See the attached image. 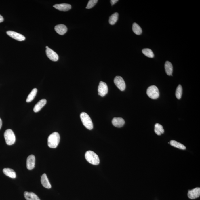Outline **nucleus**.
I'll use <instances>...</instances> for the list:
<instances>
[{
    "instance_id": "obj_18",
    "label": "nucleus",
    "mask_w": 200,
    "mask_h": 200,
    "mask_svg": "<svg viewBox=\"0 0 200 200\" xmlns=\"http://www.w3.org/2000/svg\"><path fill=\"white\" fill-rule=\"evenodd\" d=\"M3 173L6 176L15 179L16 177V174L14 170L10 168H4L3 170Z\"/></svg>"
},
{
    "instance_id": "obj_8",
    "label": "nucleus",
    "mask_w": 200,
    "mask_h": 200,
    "mask_svg": "<svg viewBox=\"0 0 200 200\" xmlns=\"http://www.w3.org/2000/svg\"><path fill=\"white\" fill-rule=\"evenodd\" d=\"M8 35L17 41H22L25 39V37L22 35L13 31H9L6 32Z\"/></svg>"
},
{
    "instance_id": "obj_4",
    "label": "nucleus",
    "mask_w": 200,
    "mask_h": 200,
    "mask_svg": "<svg viewBox=\"0 0 200 200\" xmlns=\"http://www.w3.org/2000/svg\"><path fill=\"white\" fill-rule=\"evenodd\" d=\"M6 144L8 145H12L15 143L16 138L13 131L10 129L6 130L4 134Z\"/></svg>"
},
{
    "instance_id": "obj_16",
    "label": "nucleus",
    "mask_w": 200,
    "mask_h": 200,
    "mask_svg": "<svg viewBox=\"0 0 200 200\" xmlns=\"http://www.w3.org/2000/svg\"><path fill=\"white\" fill-rule=\"evenodd\" d=\"M46 102L47 101L45 99H41L35 105L34 108H33V111L34 112H37L39 111L42 109V108H43L45 105Z\"/></svg>"
},
{
    "instance_id": "obj_29",
    "label": "nucleus",
    "mask_w": 200,
    "mask_h": 200,
    "mask_svg": "<svg viewBox=\"0 0 200 200\" xmlns=\"http://www.w3.org/2000/svg\"><path fill=\"white\" fill-rule=\"evenodd\" d=\"M4 20V19L3 17V16H1V15H0V23L2 22H3Z\"/></svg>"
},
{
    "instance_id": "obj_10",
    "label": "nucleus",
    "mask_w": 200,
    "mask_h": 200,
    "mask_svg": "<svg viewBox=\"0 0 200 200\" xmlns=\"http://www.w3.org/2000/svg\"><path fill=\"white\" fill-rule=\"evenodd\" d=\"M188 197L191 199L198 198L200 195V188H197L188 191Z\"/></svg>"
},
{
    "instance_id": "obj_31",
    "label": "nucleus",
    "mask_w": 200,
    "mask_h": 200,
    "mask_svg": "<svg viewBox=\"0 0 200 200\" xmlns=\"http://www.w3.org/2000/svg\"><path fill=\"white\" fill-rule=\"evenodd\" d=\"M46 49H47L49 48V47L48 46H46Z\"/></svg>"
},
{
    "instance_id": "obj_9",
    "label": "nucleus",
    "mask_w": 200,
    "mask_h": 200,
    "mask_svg": "<svg viewBox=\"0 0 200 200\" xmlns=\"http://www.w3.org/2000/svg\"><path fill=\"white\" fill-rule=\"evenodd\" d=\"M46 52L47 57L53 61H58L59 59V56L56 52L51 49L49 48L46 49Z\"/></svg>"
},
{
    "instance_id": "obj_15",
    "label": "nucleus",
    "mask_w": 200,
    "mask_h": 200,
    "mask_svg": "<svg viewBox=\"0 0 200 200\" xmlns=\"http://www.w3.org/2000/svg\"><path fill=\"white\" fill-rule=\"evenodd\" d=\"M41 182L42 185L45 188L47 189H50L51 188V185L49 182V180L47 178L46 174H44L41 176Z\"/></svg>"
},
{
    "instance_id": "obj_26",
    "label": "nucleus",
    "mask_w": 200,
    "mask_h": 200,
    "mask_svg": "<svg viewBox=\"0 0 200 200\" xmlns=\"http://www.w3.org/2000/svg\"><path fill=\"white\" fill-rule=\"evenodd\" d=\"M183 89L182 87L180 85H179L177 88L176 92H175V95H176L177 98L178 99H181L182 95Z\"/></svg>"
},
{
    "instance_id": "obj_20",
    "label": "nucleus",
    "mask_w": 200,
    "mask_h": 200,
    "mask_svg": "<svg viewBox=\"0 0 200 200\" xmlns=\"http://www.w3.org/2000/svg\"><path fill=\"white\" fill-rule=\"evenodd\" d=\"M154 131L155 133L158 135H161L164 132V130L163 126L158 123L155 125Z\"/></svg>"
},
{
    "instance_id": "obj_3",
    "label": "nucleus",
    "mask_w": 200,
    "mask_h": 200,
    "mask_svg": "<svg viewBox=\"0 0 200 200\" xmlns=\"http://www.w3.org/2000/svg\"><path fill=\"white\" fill-rule=\"evenodd\" d=\"M81 121L83 125L89 130H92L93 128V124L91 117L87 113L82 112L80 115Z\"/></svg>"
},
{
    "instance_id": "obj_1",
    "label": "nucleus",
    "mask_w": 200,
    "mask_h": 200,
    "mask_svg": "<svg viewBox=\"0 0 200 200\" xmlns=\"http://www.w3.org/2000/svg\"><path fill=\"white\" fill-rule=\"evenodd\" d=\"M60 137L58 133L54 132L48 137L47 144L49 147L51 148H57L60 142Z\"/></svg>"
},
{
    "instance_id": "obj_7",
    "label": "nucleus",
    "mask_w": 200,
    "mask_h": 200,
    "mask_svg": "<svg viewBox=\"0 0 200 200\" xmlns=\"http://www.w3.org/2000/svg\"><path fill=\"white\" fill-rule=\"evenodd\" d=\"M108 86L106 83L102 81H100L99 82L98 88V95L102 97L104 96L108 93Z\"/></svg>"
},
{
    "instance_id": "obj_22",
    "label": "nucleus",
    "mask_w": 200,
    "mask_h": 200,
    "mask_svg": "<svg viewBox=\"0 0 200 200\" xmlns=\"http://www.w3.org/2000/svg\"><path fill=\"white\" fill-rule=\"evenodd\" d=\"M171 146L175 147V148H178V149L182 150H185L186 149V148L183 144H180L175 140H172L169 143Z\"/></svg>"
},
{
    "instance_id": "obj_6",
    "label": "nucleus",
    "mask_w": 200,
    "mask_h": 200,
    "mask_svg": "<svg viewBox=\"0 0 200 200\" xmlns=\"http://www.w3.org/2000/svg\"><path fill=\"white\" fill-rule=\"evenodd\" d=\"M115 84L121 91H124L126 88V84L122 77L117 76L114 80Z\"/></svg>"
},
{
    "instance_id": "obj_17",
    "label": "nucleus",
    "mask_w": 200,
    "mask_h": 200,
    "mask_svg": "<svg viewBox=\"0 0 200 200\" xmlns=\"http://www.w3.org/2000/svg\"><path fill=\"white\" fill-rule=\"evenodd\" d=\"M24 195L26 200H40L38 196L33 192H25Z\"/></svg>"
},
{
    "instance_id": "obj_23",
    "label": "nucleus",
    "mask_w": 200,
    "mask_h": 200,
    "mask_svg": "<svg viewBox=\"0 0 200 200\" xmlns=\"http://www.w3.org/2000/svg\"><path fill=\"white\" fill-rule=\"evenodd\" d=\"M119 14L116 12L112 14L111 16L110 17L109 19V23L111 25H114L117 22L118 19Z\"/></svg>"
},
{
    "instance_id": "obj_2",
    "label": "nucleus",
    "mask_w": 200,
    "mask_h": 200,
    "mask_svg": "<svg viewBox=\"0 0 200 200\" xmlns=\"http://www.w3.org/2000/svg\"><path fill=\"white\" fill-rule=\"evenodd\" d=\"M85 157L87 162L91 164L97 165L100 163L98 156L92 151H87L85 154Z\"/></svg>"
},
{
    "instance_id": "obj_5",
    "label": "nucleus",
    "mask_w": 200,
    "mask_h": 200,
    "mask_svg": "<svg viewBox=\"0 0 200 200\" xmlns=\"http://www.w3.org/2000/svg\"><path fill=\"white\" fill-rule=\"evenodd\" d=\"M147 94L151 99H155L159 97V91L158 88L155 85L150 86L147 90Z\"/></svg>"
},
{
    "instance_id": "obj_25",
    "label": "nucleus",
    "mask_w": 200,
    "mask_h": 200,
    "mask_svg": "<svg viewBox=\"0 0 200 200\" xmlns=\"http://www.w3.org/2000/svg\"><path fill=\"white\" fill-rule=\"evenodd\" d=\"M142 52L143 54L144 55L150 58L154 57V54H153V52L150 49L148 48L144 49H143Z\"/></svg>"
},
{
    "instance_id": "obj_30",
    "label": "nucleus",
    "mask_w": 200,
    "mask_h": 200,
    "mask_svg": "<svg viewBox=\"0 0 200 200\" xmlns=\"http://www.w3.org/2000/svg\"><path fill=\"white\" fill-rule=\"evenodd\" d=\"M2 120H1V119L0 118V129H1V127H2Z\"/></svg>"
},
{
    "instance_id": "obj_14",
    "label": "nucleus",
    "mask_w": 200,
    "mask_h": 200,
    "mask_svg": "<svg viewBox=\"0 0 200 200\" xmlns=\"http://www.w3.org/2000/svg\"><path fill=\"white\" fill-rule=\"evenodd\" d=\"M55 30L58 34L62 35L65 34L68 31L66 26L63 24H58L55 27Z\"/></svg>"
},
{
    "instance_id": "obj_28",
    "label": "nucleus",
    "mask_w": 200,
    "mask_h": 200,
    "mask_svg": "<svg viewBox=\"0 0 200 200\" xmlns=\"http://www.w3.org/2000/svg\"><path fill=\"white\" fill-rule=\"evenodd\" d=\"M118 1V0H111V1H110V2L112 5H114L115 4L117 3Z\"/></svg>"
},
{
    "instance_id": "obj_21",
    "label": "nucleus",
    "mask_w": 200,
    "mask_h": 200,
    "mask_svg": "<svg viewBox=\"0 0 200 200\" xmlns=\"http://www.w3.org/2000/svg\"><path fill=\"white\" fill-rule=\"evenodd\" d=\"M37 88L33 89L28 95L26 99L27 102L29 103L31 102L35 98V97L37 95Z\"/></svg>"
},
{
    "instance_id": "obj_11",
    "label": "nucleus",
    "mask_w": 200,
    "mask_h": 200,
    "mask_svg": "<svg viewBox=\"0 0 200 200\" xmlns=\"http://www.w3.org/2000/svg\"><path fill=\"white\" fill-rule=\"evenodd\" d=\"M35 158L34 155H31L28 157L26 161L27 168L29 170L33 169L35 167Z\"/></svg>"
},
{
    "instance_id": "obj_27",
    "label": "nucleus",
    "mask_w": 200,
    "mask_h": 200,
    "mask_svg": "<svg viewBox=\"0 0 200 200\" xmlns=\"http://www.w3.org/2000/svg\"><path fill=\"white\" fill-rule=\"evenodd\" d=\"M98 2V0H90L89 1L86 8L90 9L92 8Z\"/></svg>"
},
{
    "instance_id": "obj_19",
    "label": "nucleus",
    "mask_w": 200,
    "mask_h": 200,
    "mask_svg": "<svg viewBox=\"0 0 200 200\" xmlns=\"http://www.w3.org/2000/svg\"><path fill=\"white\" fill-rule=\"evenodd\" d=\"M165 70L166 73L169 76L172 75L173 72V66L170 62L166 61L165 64Z\"/></svg>"
},
{
    "instance_id": "obj_13",
    "label": "nucleus",
    "mask_w": 200,
    "mask_h": 200,
    "mask_svg": "<svg viewBox=\"0 0 200 200\" xmlns=\"http://www.w3.org/2000/svg\"><path fill=\"white\" fill-rule=\"evenodd\" d=\"M55 9L59 11H69L71 9V6L69 4L62 3L60 4H56L53 6Z\"/></svg>"
},
{
    "instance_id": "obj_24",
    "label": "nucleus",
    "mask_w": 200,
    "mask_h": 200,
    "mask_svg": "<svg viewBox=\"0 0 200 200\" xmlns=\"http://www.w3.org/2000/svg\"><path fill=\"white\" fill-rule=\"evenodd\" d=\"M132 30L134 33L137 35H140L142 33L141 27L136 23H134L132 26Z\"/></svg>"
},
{
    "instance_id": "obj_12",
    "label": "nucleus",
    "mask_w": 200,
    "mask_h": 200,
    "mask_svg": "<svg viewBox=\"0 0 200 200\" xmlns=\"http://www.w3.org/2000/svg\"><path fill=\"white\" fill-rule=\"evenodd\" d=\"M125 123L124 120L121 117H115L112 120V123L113 125L119 128L123 127Z\"/></svg>"
}]
</instances>
